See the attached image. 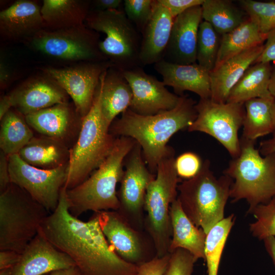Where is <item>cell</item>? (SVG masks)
Masks as SVG:
<instances>
[{
  "label": "cell",
  "mask_w": 275,
  "mask_h": 275,
  "mask_svg": "<svg viewBox=\"0 0 275 275\" xmlns=\"http://www.w3.org/2000/svg\"><path fill=\"white\" fill-rule=\"evenodd\" d=\"M67 188L58 205L42 223L39 232L75 263L80 275H136L138 264L120 257L100 228L97 212L87 222L69 211Z\"/></svg>",
  "instance_id": "6da1fadb"
},
{
  "label": "cell",
  "mask_w": 275,
  "mask_h": 275,
  "mask_svg": "<svg viewBox=\"0 0 275 275\" xmlns=\"http://www.w3.org/2000/svg\"><path fill=\"white\" fill-rule=\"evenodd\" d=\"M196 103L183 95L174 108L156 115H140L128 108L114 120L109 131L116 137L134 140L142 148L149 170L156 174L159 163L175 154L174 149L168 145L169 140L178 131L187 129L196 119Z\"/></svg>",
  "instance_id": "7a4b0ae2"
},
{
  "label": "cell",
  "mask_w": 275,
  "mask_h": 275,
  "mask_svg": "<svg viewBox=\"0 0 275 275\" xmlns=\"http://www.w3.org/2000/svg\"><path fill=\"white\" fill-rule=\"evenodd\" d=\"M136 142L117 137L115 146L102 164L84 182L69 189L67 197L69 212L77 217L88 211H117L120 202L116 191L124 170L125 159Z\"/></svg>",
  "instance_id": "3957f363"
},
{
  "label": "cell",
  "mask_w": 275,
  "mask_h": 275,
  "mask_svg": "<svg viewBox=\"0 0 275 275\" xmlns=\"http://www.w3.org/2000/svg\"><path fill=\"white\" fill-rule=\"evenodd\" d=\"M255 143L241 136L238 155L223 172L233 180L232 202L245 200L249 205L248 213L275 198V153L262 156Z\"/></svg>",
  "instance_id": "277c9868"
},
{
  "label": "cell",
  "mask_w": 275,
  "mask_h": 275,
  "mask_svg": "<svg viewBox=\"0 0 275 275\" xmlns=\"http://www.w3.org/2000/svg\"><path fill=\"white\" fill-rule=\"evenodd\" d=\"M232 182L225 174L216 177L210 169V161L206 159L195 176L178 185L177 198L184 212L206 234L224 218Z\"/></svg>",
  "instance_id": "5b68a950"
},
{
  "label": "cell",
  "mask_w": 275,
  "mask_h": 275,
  "mask_svg": "<svg viewBox=\"0 0 275 275\" xmlns=\"http://www.w3.org/2000/svg\"><path fill=\"white\" fill-rule=\"evenodd\" d=\"M109 130L101 114L99 81L92 106L83 118L78 138L70 149L65 185L67 189L86 180L111 153L117 137Z\"/></svg>",
  "instance_id": "8992f818"
},
{
  "label": "cell",
  "mask_w": 275,
  "mask_h": 275,
  "mask_svg": "<svg viewBox=\"0 0 275 275\" xmlns=\"http://www.w3.org/2000/svg\"><path fill=\"white\" fill-rule=\"evenodd\" d=\"M49 213L24 190L11 183L0 193V251L21 254Z\"/></svg>",
  "instance_id": "52a82bcc"
},
{
  "label": "cell",
  "mask_w": 275,
  "mask_h": 275,
  "mask_svg": "<svg viewBox=\"0 0 275 275\" xmlns=\"http://www.w3.org/2000/svg\"><path fill=\"white\" fill-rule=\"evenodd\" d=\"M85 24L89 29L105 35L104 39L99 42V48L114 67L124 70L141 66V34L123 9L90 10Z\"/></svg>",
  "instance_id": "ba28073f"
},
{
  "label": "cell",
  "mask_w": 275,
  "mask_h": 275,
  "mask_svg": "<svg viewBox=\"0 0 275 275\" xmlns=\"http://www.w3.org/2000/svg\"><path fill=\"white\" fill-rule=\"evenodd\" d=\"M175 160L173 154L159 163L156 177L148 185L145 198L147 227L158 257L169 253L172 236L170 208L177 198L178 183L181 181L176 171Z\"/></svg>",
  "instance_id": "9c48e42d"
},
{
  "label": "cell",
  "mask_w": 275,
  "mask_h": 275,
  "mask_svg": "<svg viewBox=\"0 0 275 275\" xmlns=\"http://www.w3.org/2000/svg\"><path fill=\"white\" fill-rule=\"evenodd\" d=\"M99 33L85 24L66 29H43L24 44L51 59L69 63L107 61L99 48Z\"/></svg>",
  "instance_id": "30bf717a"
},
{
  "label": "cell",
  "mask_w": 275,
  "mask_h": 275,
  "mask_svg": "<svg viewBox=\"0 0 275 275\" xmlns=\"http://www.w3.org/2000/svg\"><path fill=\"white\" fill-rule=\"evenodd\" d=\"M195 108L197 117L187 130L209 135L217 141L232 158L236 157L240 151L238 131L242 126L245 115L244 103H220L210 98H200Z\"/></svg>",
  "instance_id": "8fae6325"
},
{
  "label": "cell",
  "mask_w": 275,
  "mask_h": 275,
  "mask_svg": "<svg viewBox=\"0 0 275 275\" xmlns=\"http://www.w3.org/2000/svg\"><path fill=\"white\" fill-rule=\"evenodd\" d=\"M68 163L45 170L30 165L17 154H14L9 156L10 181L24 190L50 213L58 205L61 189L67 178Z\"/></svg>",
  "instance_id": "7c38bea8"
},
{
  "label": "cell",
  "mask_w": 275,
  "mask_h": 275,
  "mask_svg": "<svg viewBox=\"0 0 275 275\" xmlns=\"http://www.w3.org/2000/svg\"><path fill=\"white\" fill-rule=\"evenodd\" d=\"M114 66L108 60L86 62L63 67H43L41 71L53 78L72 100L84 118L91 109L102 74Z\"/></svg>",
  "instance_id": "4fadbf2b"
},
{
  "label": "cell",
  "mask_w": 275,
  "mask_h": 275,
  "mask_svg": "<svg viewBox=\"0 0 275 275\" xmlns=\"http://www.w3.org/2000/svg\"><path fill=\"white\" fill-rule=\"evenodd\" d=\"M122 71L132 90L129 109L133 113L154 115L174 108L180 102L181 96L170 92L162 81L146 73L141 66Z\"/></svg>",
  "instance_id": "5bb4252c"
},
{
  "label": "cell",
  "mask_w": 275,
  "mask_h": 275,
  "mask_svg": "<svg viewBox=\"0 0 275 275\" xmlns=\"http://www.w3.org/2000/svg\"><path fill=\"white\" fill-rule=\"evenodd\" d=\"M41 72L28 77L8 94L13 108L25 116L69 102L65 90L53 78Z\"/></svg>",
  "instance_id": "9a60e30c"
},
{
  "label": "cell",
  "mask_w": 275,
  "mask_h": 275,
  "mask_svg": "<svg viewBox=\"0 0 275 275\" xmlns=\"http://www.w3.org/2000/svg\"><path fill=\"white\" fill-rule=\"evenodd\" d=\"M28 124L41 135L58 140L71 148L76 142L83 118L73 103H59L25 116Z\"/></svg>",
  "instance_id": "2e32d148"
},
{
  "label": "cell",
  "mask_w": 275,
  "mask_h": 275,
  "mask_svg": "<svg viewBox=\"0 0 275 275\" xmlns=\"http://www.w3.org/2000/svg\"><path fill=\"white\" fill-rule=\"evenodd\" d=\"M124 165L125 170L118 194L119 210L139 216L144 207L147 187L156 174L146 166L142 148L137 142L126 156Z\"/></svg>",
  "instance_id": "e0dca14e"
},
{
  "label": "cell",
  "mask_w": 275,
  "mask_h": 275,
  "mask_svg": "<svg viewBox=\"0 0 275 275\" xmlns=\"http://www.w3.org/2000/svg\"><path fill=\"white\" fill-rule=\"evenodd\" d=\"M202 19L201 6L192 7L174 19L163 60L181 65L197 63L198 33Z\"/></svg>",
  "instance_id": "ac0fdd59"
},
{
  "label": "cell",
  "mask_w": 275,
  "mask_h": 275,
  "mask_svg": "<svg viewBox=\"0 0 275 275\" xmlns=\"http://www.w3.org/2000/svg\"><path fill=\"white\" fill-rule=\"evenodd\" d=\"M41 8L35 1L18 0L1 11V39L24 43L44 29Z\"/></svg>",
  "instance_id": "d6986e66"
},
{
  "label": "cell",
  "mask_w": 275,
  "mask_h": 275,
  "mask_svg": "<svg viewBox=\"0 0 275 275\" xmlns=\"http://www.w3.org/2000/svg\"><path fill=\"white\" fill-rule=\"evenodd\" d=\"M73 266L70 257L39 232L21 253L11 275H44Z\"/></svg>",
  "instance_id": "ffe728a7"
},
{
  "label": "cell",
  "mask_w": 275,
  "mask_h": 275,
  "mask_svg": "<svg viewBox=\"0 0 275 275\" xmlns=\"http://www.w3.org/2000/svg\"><path fill=\"white\" fill-rule=\"evenodd\" d=\"M101 231L115 252L130 263H141L142 245L138 233L116 211L97 212Z\"/></svg>",
  "instance_id": "44dd1931"
},
{
  "label": "cell",
  "mask_w": 275,
  "mask_h": 275,
  "mask_svg": "<svg viewBox=\"0 0 275 275\" xmlns=\"http://www.w3.org/2000/svg\"><path fill=\"white\" fill-rule=\"evenodd\" d=\"M174 19L168 10L155 0L152 15L141 33V66L154 65L163 60Z\"/></svg>",
  "instance_id": "7402d4cb"
},
{
  "label": "cell",
  "mask_w": 275,
  "mask_h": 275,
  "mask_svg": "<svg viewBox=\"0 0 275 275\" xmlns=\"http://www.w3.org/2000/svg\"><path fill=\"white\" fill-rule=\"evenodd\" d=\"M154 69L162 76L164 85L172 87L176 95L188 91L201 99L210 98V72L197 63L181 65L162 60L154 64Z\"/></svg>",
  "instance_id": "603a6c76"
},
{
  "label": "cell",
  "mask_w": 275,
  "mask_h": 275,
  "mask_svg": "<svg viewBox=\"0 0 275 275\" xmlns=\"http://www.w3.org/2000/svg\"><path fill=\"white\" fill-rule=\"evenodd\" d=\"M264 44L247 50L228 59L210 73V99L216 103H226L230 91L246 69L261 54Z\"/></svg>",
  "instance_id": "cb8c5ba5"
},
{
  "label": "cell",
  "mask_w": 275,
  "mask_h": 275,
  "mask_svg": "<svg viewBox=\"0 0 275 275\" xmlns=\"http://www.w3.org/2000/svg\"><path fill=\"white\" fill-rule=\"evenodd\" d=\"M100 108L106 125L112 123L120 114L128 109L132 99L131 87L121 70L112 66L100 79Z\"/></svg>",
  "instance_id": "d4e9b609"
},
{
  "label": "cell",
  "mask_w": 275,
  "mask_h": 275,
  "mask_svg": "<svg viewBox=\"0 0 275 275\" xmlns=\"http://www.w3.org/2000/svg\"><path fill=\"white\" fill-rule=\"evenodd\" d=\"M170 217L172 238L169 253H171L177 249H183L189 252L196 261L199 259L205 260L206 234L187 217L178 198L170 206Z\"/></svg>",
  "instance_id": "484cf974"
},
{
  "label": "cell",
  "mask_w": 275,
  "mask_h": 275,
  "mask_svg": "<svg viewBox=\"0 0 275 275\" xmlns=\"http://www.w3.org/2000/svg\"><path fill=\"white\" fill-rule=\"evenodd\" d=\"M70 149L55 139L43 135L34 136L17 154L30 165L50 170L69 163Z\"/></svg>",
  "instance_id": "4316f807"
},
{
  "label": "cell",
  "mask_w": 275,
  "mask_h": 275,
  "mask_svg": "<svg viewBox=\"0 0 275 275\" xmlns=\"http://www.w3.org/2000/svg\"><path fill=\"white\" fill-rule=\"evenodd\" d=\"M91 1L43 0L41 13L44 29L56 30L85 24Z\"/></svg>",
  "instance_id": "83f0119b"
},
{
  "label": "cell",
  "mask_w": 275,
  "mask_h": 275,
  "mask_svg": "<svg viewBox=\"0 0 275 275\" xmlns=\"http://www.w3.org/2000/svg\"><path fill=\"white\" fill-rule=\"evenodd\" d=\"M245 115L241 137L251 141L272 134L275 130V98L250 99L244 103Z\"/></svg>",
  "instance_id": "f1b7e54d"
},
{
  "label": "cell",
  "mask_w": 275,
  "mask_h": 275,
  "mask_svg": "<svg viewBox=\"0 0 275 275\" xmlns=\"http://www.w3.org/2000/svg\"><path fill=\"white\" fill-rule=\"evenodd\" d=\"M271 63H255L250 66L230 92L228 103H244L256 98L270 96Z\"/></svg>",
  "instance_id": "f546056e"
},
{
  "label": "cell",
  "mask_w": 275,
  "mask_h": 275,
  "mask_svg": "<svg viewBox=\"0 0 275 275\" xmlns=\"http://www.w3.org/2000/svg\"><path fill=\"white\" fill-rule=\"evenodd\" d=\"M267 35L248 18L232 31L221 36L220 46L214 68L228 59L254 46L264 43Z\"/></svg>",
  "instance_id": "4dcf8cb0"
},
{
  "label": "cell",
  "mask_w": 275,
  "mask_h": 275,
  "mask_svg": "<svg viewBox=\"0 0 275 275\" xmlns=\"http://www.w3.org/2000/svg\"><path fill=\"white\" fill-rule=\"evenodd\" d=\"M201 7L202 19L221 36L235 30L249 18L229 0H204Z\"/></svg>",
  "instance_id": "1f68e13d"
},
{
  "label": "cell",
  "mask_w": 275,
  "mask_h": 275,
  "mask_svg": "<svg viewBox=\"0 0 275 275\" xmlns=\"http://www.w3.org/2000/svg\"><path fill=\"white\" fill-rule=\"evenodd\" d=\"M0 120L1 151L8 156L18 154L34 136L25 116L12 108Z\"/></svg>",
  "instance_id": "d6a6232c"
},
{
  "label": "cell",
  "mask_w": 275,
  "mask_h": 275,
  "mask_svg": "<svg viewBox=\"0 0 275 275\" xmlns=\"http://www.w3.org/2000/svg\"><path fill=\"white\" fill-rule=\"evenodd\" d=\"M235 221L233 214L214 225L206 233L204 255L207 275H217L222 254Z\"/></svg>",
  "instance_id": "836d02e7"
},
{
  "label": "cell",
  "mask_w": 275,
  "mask_h": 275,
  "mask_svg": "<svg viewBox=\"0 0 275 275\" xmlns=\"http://www.w3.org/2000/svg\"><path fill=\"white\" fill-rule=\"evenodd\" d=\"M221 38L208 22L202 20L198 33L197 63L209 72L215 67Z\"/></svg>",
  "instance_id": "e575fe53"
},
{
  "label": "cell",
  "mask_w": 275,
  "mask_h": 275,
  "mask_svg": "<svg viewBox=\"0 0 275 275\" xmlns=\"http://www.w3.org/2000/svg\"><path fill=\"white\" fill-rule=\"evenodd\" d=\"M238 3L263 34L267 35L275 28V2L240 0Z\"/></svg>",
  "instance_id": "d590c367"
},
{
  "label": "cell",
  "mask_w": 275,
  "mask_h": 275,
  "mask_svg": "<svg viewBox=\"0 0 275 275\" xmlns=\"http://www.w3.org/2000/svg\"><path fill=\"white\" fill-rule=\"evenodd\" d=\"M249 213L256 218L250 224V231L254 237L263 240L275 236V198L267 203L257 205Z\"/></svg>",
  "instance_id": "8d00e7d4"
},
{
  "label": "cell",
  "mask_w": 275,
  "mask_h": 275,
  "mask_svg": "<svg viewBox=\"0 0 275 275\" xmlns=\"http://www.w3.org/2000/svg\"><path fill=\"white\" fill-rule=\"evenodd\" d=\"M155 0H124L123 10L128 19L141 33L150 19Z\"/></svg>",
  "instance_id": "74e56055"
},
{
  "label": "cell",
  "mask_w": 275,
  "mask_h": 275,
  "mask_svg": "<svg viewBox=\"0 0 275 275\" xmlns=\"http://www.w3.org/2000/svg\"><path fill=\"white\" fill-rule=\"evenodd\" d=\"M170 254L163 275H192L197 261L189 252L183 249H177Z\"/></svg>",
  "instance_id": "f35d334b"
},
{
  "label": "cell",
  "mask_w": 275,
  "mask_h": 275,
  "mask_svg": "<svg viewBox=\"0 0 275 275\" xmlns=\"http://www.w3.org/2000/svg\"><path fill=\"white\" fill-rule=\"evenodd\" d=\"M203 162L200 156L196 153H182L175 160V167L178 176L185 180L194 177L200 171Z\"/></svg>",
  "instance_id": "ab89813d"
},
{
  "label": "cell",
  "mask_w": 275,
  "mask_h": 275,
  "mask_svg": "<svg viewBox=\"0 0 275 275\" xmlns=\"http://www.w3.org/2000/svg\"><path fill=\"white\" fill-rule=\"evenodd\" d=\"M170 253L162 256H156L152 259L138 264L136 275H163L168 266Z\"/></svg>",
  "instance_id": "60d3db41"
},
{
  "label": "cell",
  "mask_w": 275,
  "mask_h": 275,
  "mask_svg": "<svg viewBox=\"0 0 275 275\" xmlns=\"http://www.w3.org/2000/svg\"><path fill=\"white\" fill-rule=\"evenodd\" d=\"M175 18L188 9L202 6L204 0H158Z\"/></svg>",
  "instance_id": "b9f144b4"
},
{
  "label": "cell",
  "mask_w": 275,
  "mask_h": 275,
  "mask_svg": "<svg viewBox=\"0 0 275 275\" xmlns=\"http://www.w3.org/2000/svg\"><path fill=\"white\" fill-rule=\"evenodd\" d=\"M273 62H275V28L267 34L263 51L255 63Z\"/></svg>",
  "instance_id": "7bdbcfd3"
},
{
  "label": "cell",
  "mask_w": 275,
  "mask_h": 275,
  "mask_svg": "<svg viewBox=\"0 0 275 275\" xmlns=\"http://www.w3.org/2000/svg\"><path fill=\"white\" fill-rule=\"evenodd\" d=\"M9 171V156L0 152V193L6 189L10 184Z\"/></svg>",
  "instance_id": "ee69618b"
},
{
  "label": "cell",
  "mask_w": 275,
  "mask_h": 275,
  "mask_svg": "<svg viewBox=\"0 0 275 275\" xmlns=\"http://www.w3.org/2000/svg\"><path fill=\"white\" fill-rule=\"evenodd\" d=\"M20 255L12 250L0 251V270L13 268L19 261Z\"/></svg>",
  "instance_id": "f6af8a7d"
},
{
  "label": "cell",
  "mask_w": 275,
  "mask_h": 275,
  "mask_svg": "<svg viewBox=\"0 0 275 275\" xmlns=\"http://www.w3.org/2000/svg\"><path fill=\"white\" fill-rule=\"evenodd\" d=\"M15 74L4 60L1 57L0 61V88L4 90L7 88L15 80Z\"/></svg>",
  "instance_id": "bcb514c9"
},
{
  "label": "cell",
  "mask_w": 275,
  "mask_h": 275,
  "mask_svg": "<svg viewBox=\"0 0 275 275\" xmlns=\"http://www.w3.org/2000/svg\"><path fill=\"white\" fill-rule=\"evenodd\" d=\"M122 0H95L91 1L93 9L96 11L119 10L123 3Z\"/></svg>",
  "instance_id": "7dc6e473"
},
{
  "label": "cell",
  "mask_w": 275,
  "mask_h": 275,
  "mask_svg": "<svg viewBox=\"0 0 275 275\" xmlns=\"http://www.w3.org/2000/svg\"><path fill=\"white\" fill-rule=\"evenodd\" d=\"M259 150L262 156L275 153V130L271 138L260 143Z\"/></svg>",
  "instance_id": "c3c4849f"
},
{
  "label": "cell",
  "mask_w": 275,
  "mask_h": 275,
  "mask_svg": "<svg viewBox=\"0 0 275 275\" xmlns=\"http://www.w3.org/2000/svg\"><path fill=\"white\" fill-rule=\"evenodd\" d=\"M12 108V102L9 95L2 96L0 99V120Z\"/></svg>",
  "instance_id": "681fc988"
},
{
  "label": "cell",
  "mask_w": 275,
  "mask_h": 275,
  "mask_svg": "<svg viewBox=\"0 0 275 275\" xmlns=\"http://www.w3.org/2000/svg\"><path fill=\"white\" fill-rule=\"evenodd\" d=\"M263 240L265 249L271 257L275 266V236L268 237Z\"/></svg>",
  "instance_id": "f907efd6"
},
{
  "label": "cell",
  "mask_w": 275,
  "mask_h": 275,
  "mask_svg": "<svg viewBox=\"0 0 275 275\" xmlns=\"http://www.w3.org/2000/svg\"><path fill=\"white\" fill-rule=\"evenodd\" d=\"M49 275H80L76 266L53 271Z\"/></svg>",
  "instance_id": "816d5d0a"
},
{
  "label": "cell",
  "mask_w": 275,
  "mask_h": 275,
  "mask_svg": "<svg viewBox=\"0 0 275 275\" xmlns=\"http://www.w3.org/2000/svg\"><path fill=\"white\" fill-rule=\"evenodd\" d=\"M271 70L269 90L270 94L275 98V62L271 63Z\"/></svg>",
  "instance_id": "f5cc1de1"
},
{
  "label": "cell",
  "mask_w": 275,
  "mask_h": 275,
  "mask_svg": "<svg viewBox=\"0 0 275 275\" xmlns=\"http://www.w3.org/2000/svg\"><path fill=\"white\" fill-rule=\"evenodd\" d=\"M13 268H5L0 270V275H11Z\"/></svg>",
  "instance_id": "db71d44e"
},
{
  "label": "cell",
  "mask_w": 275,
  "mask_h": 275,
  "mask_svg": "<svg viewBox=\"0 0 275 275\" xmlns=\"http://www.w3.org/2000/svg\"><path fill=\"white\" fill-rule=\"evenodd\" d=\"M50 273H48V274H44V275H49Z\"/></svg>",
  "instance_id": "11a10c76"
}]
</instances>
